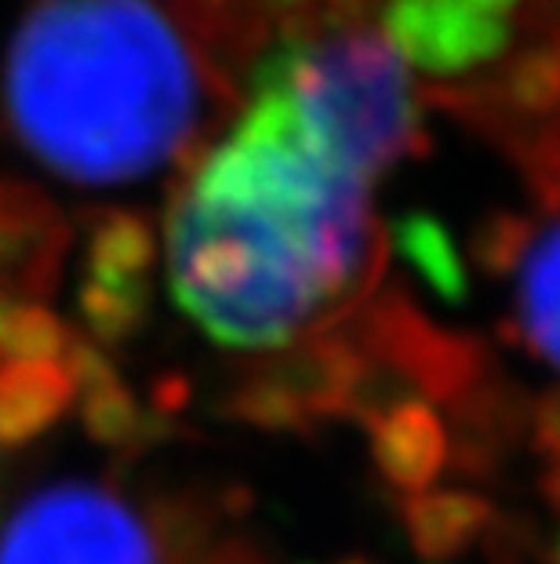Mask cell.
<instances>
[{
  "label": "cell",
  "instance_id": "6da1fadb",
  "mask_svg": "<svg viewBox=\"0 0 560 564\" xmlns=\"http://www.w3.org/2000/svg\"><path fill=\"white\" fill-rule=\"evenodd\" d=\"M383 262L372 186L270 117L244 113L168 215L175 303L233 350H284L339 324Z\"/></svg>",
  "mask_w": 560,
  "mask_h": 564
},
{
  "label": "cell",
  "instance_id": "7a4b0ae2",
  "mask_svg": "<svg viewBox=\"0 0 560 564\" xmlns=\"http://www.w3.org/2000/svg\"><path fill=\"white\" fill-rule=\"evenodd\" d=\"M205 77L157 0H33L4 55L22 150L85 186L150 178L194 139Z\"/></svg>",
  "mask_w": 560,
  "mask_h": 564
},
{
  "label": "cell",
  "instance_id": "3957f363",
  "mask_svg": "<svg viewBox=\"0 0 560 564\" xmlns=\"http://www.w3.org/2000/svg\"><path fill=\"white\" fill-rule=\"evenodd\" d=\"M255 69L288 95L309 135L367 186L430 150L411 69L383 30L292 33Z\"/></svg>",
  "mask_w": 560,
  "mask_h": 564
},
{
  "label": "cell",
  "instance_id": "277c9868",
  "mask_svg": "<svg viewBox=\"0 0 560 564\" xmlns=\"http://www.w3.org/2000/svg\"><path fill=\"white\" fill-rule=\"evenodd\" d=\"M0 564H175V546L117 491L41 488L0 532Z\"/></svg>",
  "mask_w": 560,
  "mask_h": 564
},
{
  "label": "cell",
  "instance_id": "5b68a950",
  "mask_svg": "<svg viewBox=\"0 0 560 564\" xmlns=\"http://www.w3.org/2000/svg\"><path fill=\"white\" fill-rule=\"evenodd\" d=\"M339 324L350 332L367 361L386 368L408 387L411 398H426L430 404L448 408L498 371L492 346L481 335L444 328L426 317L408 288L400 284H386L378 295L372 292Z\"/></svg>",
  "mask_w": 560,
  "mask_h": 564
},
{
  "label": "cell",
  "instance_id": "8992f818",
  "mask_svg": "<svg viewBox=\"0 0 560 564\" xmlns=\"http://www.w3.org/2000/svg\"><path fill=\"white\" fill-rule=\"evenodd\" d=\"M514 11L517 0H389L383 37L408 69L459 77L503 52Z\"/></svg>",
  "mask_w": 560,
  "mask_h": 564
},
{
  "label": "cell",
  "instance_id": "52a82bcc",
  "mask_svg": "<svg viewBox=\"0 0 560 564\" xmlns=\"http://www.w3.org/2000/svg\"><path fill=\"white\" fill-rule=\"evenodd\" d=\"M531 398L503 371H492L484 382L448 404V466L462 477L498 474L517 444L528 437Z\"/></svg>",
  "mask_w": 560,
  "mask_h": 564
},
{
  "label": "cell",
  "instance_id": "ba28073f",
  "mask_svg": "<svg viewBox=\"0 0 560 564\" xmlns=\"http://www.w3.org/2000/svg\"><path fill=\"white\" fill-rule=\"evenodd\" d=\"M356 368H361V350L342 324H331L325 332L284 346L277 357L262 365V371H270L281 387H288L299 398L317 426L342 419Z\"/></svg>",
  "mask_w": 560,
  "mask_h": 564
},
{
  "label": "cell",
  "instance_id": "9c48e42d",
  "mask_svg": "<svg viewBox=\"0 0 560 564\" xmlns=\"http://www.w3.org/2000/svg\"><path fill=\"white\" fill-rule=\"evenodd\" d=\"M378 477L400 496H419L448 466V426L430 401H400L367 426Z\"/></svg>",
  "mask_w": 560,
  "mask_h": 564
},
{
  "label": "cell",
  "instance_id": "30bf717a",
  "mask_svg": "<svg viewBox=\"0 0 560 564\" xmlns=\"http://www.w3.org/2000/svg\"><path fill=\"white\" fill-rule=\"evenodd\" d=\"M492 499L473 488H433L419 496H404L400 524L411 550L426 564H444L466 554L484 539L495 521Z\"/></svg>",
  "mask_w": 560,
  "mask_h": 564
},
{
  "label": "cell",
  "instance_id": "8fae6325",
  "mask_svg": "<svg viewBox=\"0 0 560 564\" xmlns=\"http://www.w3.org/2000/svg\"><path fill=\"white\" fill-rule=\"evenodd\" d=\"M514 278V339H520L539 361L560 371V219L546 230H535Z\"/></svg>",
  "mask_w": 560,
  "mask_h": 564
},
{
  "label": "cell",
  "instance_id": "7c38bea8",
  "mask_svg": "<svg viewBox=\"0 0 560 564\" xmlns=\"http://www.w3.org/2000/svg\"><path fill=\"white\" fill-rule=\"evenodd\" d=\"M386 241L404 259L415 278H419L444 306H462L470 299V270L466 259L448 234V226L430 212H404L389 223Z\"/></svg>",
  "mask_w": 560,
  "mask_h": 564
},
{
  "label": "cell",
  "instance_id": "4fadbf2b",
  "mask_svg": "<svg viewBox=\"0 0 560 564\" xmlns=\"http://www.w3.org/2000/svg\"><path fill=\"white\" fill-rule=\"evenodd\" d=\"M74 398V376L63 361H0V441H30L33 434L52 426Z\"/></svg>",
  "mask_w": 560,
  "mask_h": 564
},
{
  "label": "cell",
  "instance_id": "5bb4252c",
  "mask_svg": "<svg viewBox=\"0 0 560 564\" xmlns=\"http://www.w3.org/2000/svg\"><path fill=\"white\" fill-rule=\"evenodd\" d=\"M153 267V234L135 212H113L95 223L88 237V273L91 281L110 284H146Z\"/></svg>",
  "mask_w": 560,
  "mask_h": 564
},
{
  "label": "cell",
  "instance_id": "9a60e30c",
  "mask_svg": "<svg viewBox=\"0 0 560 564\" xmlns=\"http://www.w3.org/2000/svg\"><path fill=\"white\" fill-rule=\"evenodd\" d=\"M226 415L237 419L244 426L266 430V434H314L317 423L299 404V398L281 387L270 371L255 368L252 376H244L226 398Z\"/></svg>",
  "mask_w": 560,
  "mask_h": 564
},
{
  "label": "cell",
  "instance_id": "2e32d148",
  "mask_svg": "<svg viewBox=\"0 0 560 564\" xmlns=\"http://www.w3.org/2000/svg\"><path fill=\"white\" fill-rule=\"evenodd\" d=\"M535 237V226L528 215H520L514 208H495L487 212L470 234V262L484 278L506 281L514 278L524 251H528Z\"/></svg>",
  "mask_w": 560,
  "mask_h": 564
},
{
  "label": "cell",
  "instance_id": "e0dca14e",
  "mask_svg": "<svg viewBox=\"0 0 560 564\" xmlns=\"http://www.w3.org/2000/svg\"><path fill=\"white\" fill-rule=\"evenodd\" d=\"M80 317L102 343L131 339L146 321V284H110L85 278L80 288Z\"/></svg>",
  "mask_w": 560,
  "mask_h": 564
},
{
  "label": "cell",
  "instance_id": "ac0fdd59",
  "mask_svg": "<svg viewBox=\"0 0 560 564\" xmlns=\"http://www.w3.org/2000/svg\"><path fill=\"white\" fill-rule=\"evenodd\" d=\"M517 158L542 208L560 212V124L539 128L531 139H524Z\"/></svg>",
  "mask_w": 560,
  "mask_h": 564
},
{
  "label": "cell",
  "instance_id": "d6986e66",
  "mask_svg": "<svg viewBox=\"0 0 560 564\" xmlns=\"http://www.w3.org/2000/svg\"><path fill=\"white\" fill-rule=\"evenodd\" d=\"M528 444L542 459H560V387H550L531 401Z\"/></svg>",
  "mask_w": 560,
  "mask_h": 564
},
{
  "label": "cell",
  "instance_id": "ffe728a7",
  "mask_svg": "<svg viewBox=\"0 0 560 564\" xmlns=\"http://www.w3.org/2000/svg\"><path fill=\"white\" fill-rule=\"evenodd\" d=\"M197 564H273L255 543H244V539H233V543H222L208 554H200Z\"/></svg>",
  "mask_w": 560,
  "mask_h": 564
},
{
  "label": "cell",
  "instance_id": "44dd1931",
  "mask_svg": "<svg viewBox=\"0 0 560 564\" xmlns=\"http://www.w3.org/2000/svg\"><path fill=\"white\" fill-rule=\"evenodd\" d=\"M539 496L546 499V507L560 513V459H550L539 474Z\"/></svg>",
  "mask_w": 560,
  "mask_h": 564
},
{
  "label": "cell",
  "instance_id": "7402d4cb",
  "mask_svg": "<svg viewBox=\"0 0 560 564\" xmlns=\"http://www.w3.org/2000/svg\"><path fill=\"white\" fill-rule=\"evenodd\" d=\"M546 564H560V528H557V532L553 535H546L542 539V554H539Z\"/></svg>",
  "mask_w": 560,
  "mask_h": 564
},
{
  "label": "cell",
  "instance_id": "603a6c76",
  "mask_svg": "<svg viewBox=\"0 0 560 564\" xmlns=\"http://www.w3.org/2000/svg\"><path fill=\"white\" fill-rule=\"evenodd\" d=\"M339 564H375V561H367V557H345V561H339Z\"/></svg>",
  "mask_w": 560,
  "mask_h": 564
}]
</instances>
